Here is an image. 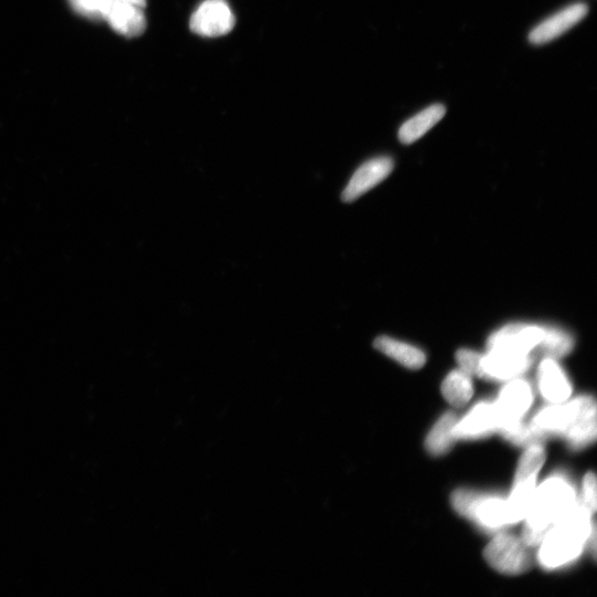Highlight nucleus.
<instances>
[{
  "mask_svg": "<svg viewBox=\"0 0 597 597\" xmlns=\"http://www.w3.org/2000/svg\"><path fill=\"white\" fill-rule=\"evenodd\" d=\"M592 513L578 502L551 528L541 542L539 561L548 570L559 569L578 559L595 526Z\"/></svg>",
  "mask_w": 597,
  "mask_h": 597,
  "instance_id": "obj_1",
  "label": "nucleus"
},
{
  "mask_svg": "<svg viewBox=\"0 0 597 597\" xmlns=\"http://www.w3.org/2000/svg\"><path fill=\"white\" fill-rule=\"evenodd\" d=\"M578 504L575 490L561 477L550 478L534 494L525 519L522 540L529 547L539 546L551 528Z\"/></svg>",
  "mask_w": 597,
  "mask_h": 597,
  "instance_id": "obj_2",
  "label": "nucleus"
},
{
  "mask_svg": "<svg viewBox=\"0 0 597 597\" xmlns=\"http://www.w3.org/2000/svg\"><path fill=\"white\" fill-rule=\"evenodd\" d=\"M452 504L459 515L487 530H498L519 522L505 499L458 490L454 492Z\"/></svg>",
  "mask_w": 597,
  "mask_h": 597,
  "instance_id": "obj_3",
  "label": "nucleus"
},
{
  "mask_svg": "<svg viewBox=\"0 0 597 597\" xmlns=\"http://www.w3.org/2000/svg\"><path fill=\"white\" fill-rule=\"evenodd\" d=\"M484 555L491 568L507 575L525 573L533 563L529 546L510 534H499L495 537L488 544Z\"/></svg>",
  "mask_w": 597,
  "mask_h": 597,
  "instance_id": "obj_4",
  "label": "nucleus"
},
{
  "mask_svg": "<svg viewBox=\"0 0 597 597\" xmlns=\"http://www.w3.org/2000/svg\"><path fill=\"white\" fill-rule=\"evenodd\" d=\"M532 401L530 384L523 380H511L494 403L499 421L498 433L505 436L523 424L522 418L529 411Z\"/></svg>",
  "mask_w": 597,
  "mask_h": 597,
  "instance_id": "obj_5",
  "label": "nucleus"
},
{
  "mask_svg": "<svg viewBox=\"0 0 597 597\" xmlns=\"http://www.w3.org/2000/svg\"><path fill=\"white\" fill-rule=\"evenodd\" d=\"M544 337V327L533 324H509L492 334L488 340V351L498 350L531 355L538 349Z\"/></svg>",
  "mask_w": 597,
  "mask_h": 597,
  "instance_id": "obj_6",
  "label": "nucleus"
},
{
  "mask_svg": "<svg viewBox=\"0 0 597 597\" xmlns=\"http://www.w3.org/2000/svg\"><path fill=\"white\" fill-rule=\"evenodd\" d=\"M235 24V16L226 0H205L195 10L190 27L199 36L214 38L229 34Z\"/></svg>",
  "mask_w": 597,
  "mask_h": 597,
  "instance_id": "obj_7",
  "label": "nucleus"
},
{
  "mask_svg": "<svg viewBox=\"0 0 597 597\" xmlns=\"http://www.w3.org/2000/svg\"><path fill=\"white\" fill-rule=\"evenodd\" d=\"M580 407V398L568 404H554L544 408L529 425L531 434L540 444L544 438L565 436L568 433Z\"/></svg>",
  "mask_w": 597,
  "mask_h": 597,
  "instance_id": "obj_8",
  "label": "nucleus"
},
{
  "mask_svg": "<svg viewBox=\"0 0 597 597\" xmlns=\"http://www.w3.org/2000/svg\"><path fill=\"white\" fill-rule=\"evenodd\" d=\"M394 169V162L389 156L375 157L362 164L351 177L344 188L342 199L345 203H352L379 185Z\"/></svg>",
  "mask_w": 597,
  "mask_h": 597,
  "instance_id": "obj_9",
  "label": "nucleus"
},
{
  "mask_svg": "<svg viewBox=\"0 0 597 597\" xmlns=\"http://www.w3.org/2000/svg\"><path fill=\"white\" fill-rule=\"evenodd\" d=\"M588 13L589 7L584 3L569 5L533 28L529 34V41L533 45L548 44L582 22Z\"/></svg>",
  "mask_w": 597,
  "mask_h": 597,
  "instance_id": "obj_10",
  "label": "nucleus"
},
{
  "mask_svg": "<svg viewBox=\"0 0 597 597\" xmlns=\"http://www.w3.org/2000/svg\"><path fill=\"white\" fill-rule=\"evenodd\" d=\"M532 362L531 355L491 350L481 360V379L511 381L527 372Z\"/></svg>",
  "mask_w": 597,
  "mask_h": 597,
  "instance_id": "obj_11",
  "label": "nucleus"
},
{
  "mask_svg": "<svg viewBox=\"0 0 597 597\" xmlns=\"http://www.w3.org/2000/svg\"><path fill=\"white\" fill-rule=\"evenodd\" d=\"M498 429L495 405L480 403L463 418V421L457 422L454 435L456 439H477L498 432Z\"/></svg>",
  "mask_w": 597,
  "mask_h": 597,
  "instance_id": "obj_12",
  "label": "nucleus"
},
{
  "mask_svg": "<svg viewBox=\"0 0 597 597\" xmlns=\"http://www.w3.org/2000/svg\"><path fill=\"white\" fill-rule=\"evenodd\" d=\"M103 19L125 37H139L146 29L143 8L132 4L130 0H113Z\"/></svg>",
  "mask_w": 597,
  "mask_h": 597,
  "instance_id": "obj_13",
  "label": "nucleus"
},
{
  "mask_svg": "<svg viewBox=\"0 0 597 597\" xmlns=\"http://www.w3.org/2000/svg\"><path fill=\"white\" fill-rule=\"evenodd\" d=\"M596 402L591 396L580 397V407L564 438L573 449H581L596 439Z\"/></svg>",
  "mask_w": 597,
  "mask_h": 597,
  "instance_id": "obj_14",
  "label": "nucleus"
},
{
  "mask_svg": "<svg viewBox=\"0 0 597 597\" xmlns=\"http://www.w3.org/2000/svg\"><path fill=\"white\" fill-rule=\"evenodd\" d=\"M541 394L552 404L564 403L572 393V387L560 366L553 359H544L539 366Z\"/></svg>",
  "mask_w": 597,
  "mask_h": 597,
  "instance_id": "obj_15",
  "label": "nucleus"
},
{
  "mask_svg": "<svg viewBox=\"0 0 597 597\" xmlns=\"http://www.w3.org/2000/svg\"><path fill=\"white\" fill-rule=\"evenodd\" d=\"M445 114L446 108L443 104H433L407 120L398 131V139L406 145L420 140L445 117Z\"/></svg>",
  "mask_w": 597,
  "mask_h": 597,
  "instance_id": "obj_16",
  "label": "nucleus"
},
{
  "mask_svg": "<svg viewBox=\"0 0 597 597\" xmlns=\"http://www.w3.org/2000/svg\"><path fill=\"white\" fill-rule=\"evenodd\" d=\"M374 348L391 359L405 366L407 369L420 370L426 363L423 351L413 345L397 341L389 337H380L374 341Z\"/></svg>",
  "mask_w": 597,
  "mask_h": 597,
  "instance_id": "obj_17",
  "label": "nucleus"
},
{
  "mask_svg": "<svg viewBox=\"0 0 597 597\" xmlns=\"http://www.w3.org/2000/svg\"><path fill=\"white\" fill-rule=\"evenodd\" d=\"M457 422L454 413H446L439 418L432 432L426 438L425 446L429 454L442 456L452 449L456 441L454 431Z\"/></svg>",
  "mask_w": 597,
  "mask_h": 597,
  "instance_id": "obj_18",
  "label": "nucleus"
},
{
  "mask_svg": "<svg viewBox=\"0 0 597 597\" xmlns=\"http://www.w3.org/2000/svg\"><path fill=\"white\" fill-rule=\"evenodd\" d=\"M573 347L574 340L569 333L558 328L544 327V337L534 354L542 355L543 359L555 360L568 355Z\"/></svg>",
  "mask_w": 597,
  "mask_h": 597,
  "instance_id": "obj_19",
  "label": "nucleus"
},
{
  "mask_svg": "<svg viewBox=\"0 0 597 597\" xmlns=\"http://www.w3.org/2000/svg\"><path fill=\"white\" fill-rule=\"evenodd\" d=\"M442 393L450 404L455 407L465 406L473 397L474 386L471 376L462 370L450 373L442 385Z\"/></svg>",
  "mask_w": 597,
  "mask_h": 597,
  "instance_id": "obj_20",
  "label": "nucleus"
},
{
  "mask_svg": "<svg viewBox=\"0 0 597 597\" xmlns=\"http://www.w3.org/2000/svg\"><path fill=\"white\" fill-rule=\"evenodd\" d=\"M546 453L540 444L528 446L526 453L523 454L518 466L515 484L525 483V481L537 480L541 470Z\"/></svg>",
  "mask_w": 597,
  "mask_h": 597,
  "instance_id": "obj_21",
  "label": "nucleus"
},
{
  "mask_svg": "<svg viewBox=\"0 0 597 597\" xmlns=\"http://www.w3.org/2000/svg\"><path fill=\"white\" fill-rule=\"evenodd\" d=\"M460 370L469 376H478L481 379V360L483 355L470 350H459L456 355Z\"/></svg>",
  "mask_w": 597,
  "mask_h": 597,
  "instance_id": "obj_22",
  "label": "nucleus"
},
{
  "mask_svg": "<svg viewBox=\"0 0 597 597\" xmlns=\"http://www.w3.org/2000/svg\"><path fill=\"white\" fill-rule=\"evenodd\" d=\"M582 500V504L593 515L597 508L596 477L593 473H589L584 477Z\"/></svg>",
  "mask_w": 597,
  "mask_h": 597,
  "instance_id": "obj_23",
  "label": "nucleus"
},
{
  "mask_svg": "<svg viewBox=\"0 0 597 597\" xmlns=\"http://www.w3.org/2000/svg\"><path fill=\"white\" fill-rule=\"evenodd\" d=\"M70 2L79 14L100 19L99 0H70Z\"/></svg>",
  "mask_w": 597,
  "mask_h": 597,
  "instance_id": "obj_24",
  "label": "nucleus"
},
{
  "mask_svg": "<svg viewBox=\"0 0 597 597\" xmlns=\"http://www.w3.org/2000/svg\"><path fill=\"white\" fill-rule=\"evenodd\" d=\"M130 2L136 6L143 8V9L146 6V0H130Z\"/></svg>",
  "mask_w": 597,
  "mask_h": 597,
  "instance_id": "obj_25",
  "label": "nucleus"
}]
</instances>
